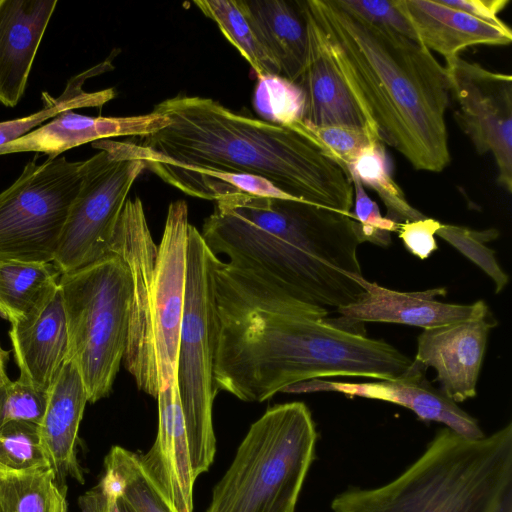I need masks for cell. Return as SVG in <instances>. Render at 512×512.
I'll list each match as a JSON object with an SVG mask.
<instances>
[{"label": "cell", "instance_id": "6da1fadb", "mask_svg": "<svg viewBox=\"0 0 512 512\" xmlns=\"http://www.w3.org/2000/svg\"><path fill=\"white\" fill-rule=\"evenodd\" d=\"M213 293L215 384L242 401L263 402L311 379L425 375L391 344L336 324L252 274L223 266L213 275Z\"/></svg>", "mask_w": 512, "mask_h": 512}, {"label": "cell", "instance_id": "7a4b0ae2", "mask_svg": "<svg viewBox=\"0 0 512 512\" xmlns=\"http://www.w3.org/2000/svg\"><path fill=\"white\" fill-rule=\"evenodd\" d=\"M153 111L165 115L169 125L125 141L98 140L92 147L192 171L263 178L301 201L350 215V175L303 121L274 124L210 98L182 94Z\"/></svg>", "mask_w": 512, "mask_h": 512}, {"label": "cell", "instance_id": "3957f363", "mask_svg": "<svg viewBox=\"0 0 512 512\" xmlns=\"http://www.w3.org/2000/svg\"><path fill=\"white\" fill-rule=\"evenodd\" d=\"M201 236L232 267L288 298L329 313L364 292L360 245L350 215L293 199L246 193L215 201Z\"/></svg>", "mask_w": 512, "mask_h": 512}, {"label": "cell", "instance_id": "277c9868", "mask_svg": "<svg viewBox=\"0 0 512 512\" xmlns=\"http://www.w3.org/2000/svg\"><path fill=\"white\" fill-rule=\"evenodd\" d=\"M343 73L369 108L382 142L417 170L450 163L444 66L418 41L365 20L342 0H304Z\"/></svg>", "mask_w": 512, "mask_h": 512}, {"label": "cell", "instance_id": "5b68a950", "mask_svg": "<svg viewBox=\"0 0 512 512\" xmlns=\"http://www.w3.org/2000/svg\"><path fill=\"white\" fill-rule=\"evenodd\" d=\"M189 225L186 202L170 203L157 245L141 199H127L111 248L127 265L131 279L122 363L138 389L155 399L177 387Z\"/></svg>", "mask_w": 512, "mask_h": 512}, {"label": "cell", "instance_id": "8992f818", "mask_svg": "<svg viewBox=\"0 0 512 512\" xmlns=\"http://www.w3.org/2000/svg\"><path fill=\"white\" fill-rule=\"evenodd\" d=\"M512 488V423L480 438L448 427L393 480L349 488L333 512H503Z\"/></svg>", "mask_w": 512, "mask_h": 512}, {"label": "cell", "instance_id": "52a82bcc", "mask_svg": "<svg viewBox=\"0 0 512 512\" xmlns=\"http://www.w3.org/2000/svg\"><path fill=\"white\" fill-rule=\"evenodd\" d=\"M317 438L303 402L267 409L238 446L206 512H295Z\"/></svg>", "mask_w": 512, "mask_h": 512}, {"label": "cell", "instance_id": "ba28073f", "mask_svg": "<svg viewBox=\"0 0 512 512\" xmlns=\"http://www.w3.org/2000/svg\"><path fill=\"white\" fill-rule=\"evenodd\" d=\"M71 359L84 383L88 402L108 396L125 353L131 296L130 273L116 254L62 274Z\"/></svg>", "mask_w": 512, "mask_h": 512}, {"label": "cell", "instance_id": "9c48e42d", "mask_svg": "<svg viewBox=\"0 0 512 512\" xmlns=\"http://www.w3.org/2000/svg\"><path fill=\"white\" fill-rule=\"evenodd\" d=\"M213 254L200 231L189 225L186 243L184 304L180 329L177 387L194 479L214 461L213 403L216 316L212 282Z\"/></svg>", "mask_w": 512, "mask_h": 512}, {"label": "cell", "instance_id": "30bf717a", "mask_svg": "<svg viewBox=\"0 0 512 512\" xmlns=\"http://www.w3.org/2000/svg\"><path fill=\"white\" fill-rule=\"evenodd\" d=\"M82 165L65 156L32 160L0 192V261L53 262Z\"/></svg>", "mask_w": 512, "mask_h": 512}, {"label": "cell", "instance_id": "8fae6325", "mask_svg": "<svg viewBox=\"0 0 512 512\" xmlns=\"http://www.w3.org/2000/svg\"><path fill=\"white\" fill-rule=\"evenodd\" d=\"M145 163L110 150L83 161L81 184L65 221L53 264L67 274L112 254L116 229Z\"/></svg>", "mask_w": 512, "mask_h": 512}, {"label": "cell", "instance_id": "7c38bea8", "mask_svg": "<svg viewBox=\"0 0 512 512\" xmlns=\"http://www.w3.org/2000/svg\"><path fill=\"white\" fill-rule=\"evenodd\" d=\"M454 117L478 154L490 153L497 182L512 191V78L459 56L445 60Z\"/></svg>", "mask_w": 512, "mask_h": 512}, {"label": "cell", "instance_id": "4fadbf2b", "mask_svg": "<svg viewBox=\"0 0 512 512\" xmlns=\"http://www.w3.org/2000/svg\"><path fill=\"white\" fill-rule=\"evenodd\" d=\"M301 4L308 34L306 59L296 82L304 95L302 121L311 127H349L381 140L369 108L338 65L324 31L304 0Z\"/></svg>", "mask_w": 512, "mask_h": 512}, {"label": "cell", "instance_id": "5bb4252c", "mask_svg": "<svg viewBox=\"0 0 512 512\" xmlns=\"http://www.w3.org/2000/svg\"><path fill=\"white\" fill-rule=\"evenodd\" d=\"M490 316L423 329L413 359L436 371L440 391L456 404L476 396V386L486 350Z\"/></svg>", "mask_w": 512, "mask_h": 512}, {"label": "cell", "instance_id": "9a60e30c", "mask_svg": "<svg viewBox=\"0 0 512 512\" xmlns=\"http://www.w3.org/2000/svg\"><path fill=\"white\" fill-rule=\"evenodd\" d=\"M356 281L363 287L364 292L355 302L336 311L348 322L395 323L427 329L479 319L490 314L483 300L470 305L439 301L438 298L447 294L444 287L401 292L370 282L363 275L356 276Z\"/></svg>", "mask_w": 512, "mask_h": 512}, {"label": "cell", "instance_id": "2e32d148", "mask_svg": "<svg viewBox=\"0 0 512 512\" xmlns=\"http://www.w3.org/2000/svg\"><path fill=\"white\" fill-rule=\"evenodd\" d=\"M281 392H338L349 397L386 401L408 408L423 421L442 423L463 436L480 438L485 435L478 421L433 388L425 375L360 383L311 379L291 384Z\"/></svg>", "mask_w": 512, "mask_h": 512}, {"label": "cell", "instance_id": "e0dca14e", "mask_svg": "<svg viewBox=\"0 0 512 512\" xmlns=\"http://www.w3.org/2000/svg\"><path fill=\"white\" fill-rule=\"evenodd\" d=\"M154 111L126 117H91L64 111L51 120L0 148V155L38 152L54 159L71 148L110 137H143L169 125Z\"/></svg>", "mask_w": 512, "mask_h": 512}, {"label": "cell", "instance_id": "ac0fdd59", "mask_svg": "<svg viewBox=\"0 0 512 512\" xmlns=\"http://www.w3.org/2000/svg\"><path fill=\"white\" fill-rule=\"evenodd\" d=\"M57 0H0V103L15 107Z\"/></svg>", "mask_w": 512, "mask_h": 512}, {"label": "cell", "instance_id": "d6986e66", "mask_svg": "<svg viewBox=\"0 0 512 512\" xmlns=\"http://www.w3.org/2000/svg\"><path fill=\"white\" fill-rule=\"evenodd\" d=\"M87 392L75 363L68 359L48 391L47 406L39 431L58 485L64 490L66 476L83 483L76 447Z\"/></svg>", "mask_w": 512, "mask_h": 512}, {"label": "cell", "instance_id": "ffe728a7", "mask_svg": "<svg viewBox=\"0 0 512 512\" xmlns=\"http://www.w3.org/2000/svg\"><path fill=\"white\" fill-rule=\"evenodd\" d=\"M415 31L417 40L445 60L475 45H508L512 31L465 12L447 7L439 0H396Z\"/></svg>", "mask_w": 512, "mask_h": 512}, {"label": "cell", "instance_id": "44dd1931", "mask_svg": "<svg viewBox=\"0 0 512 512\" xmlns=\"http://www.w3.org/2000/svg\"><path fill=\"white\" fill-rule=\"evenodd\" d=\"M19 378L49 391L69 359V341L64 306L58 289L47 306L34 318L11 325L9 332Z\"/></svg>", "mask_w": 512, "mask_h": 512}, {"label": "cell", "instance_id": "7402d4cb", "mask_svg": "<svg viewBox=\"0 0 512 512\" xmlns=\"http://www.w3.org/2000/svg\"><path fill=\"white\" fill-rule=\"evenodd\" d=\"M158 432L142 460L179 512L193 511V486L188 440L178 388L158 394Z\"/></svg>", "mask_w": 512, "mask_h": 512}, {"label": "cell", "instance_id": "603a6c76", "mask_svg": "<svg viewBox=\"0 0 512 512\" xmlns=\"http://www.w3.org/2000/svg\"><path fill=\"white\" fill-rule=\"evenodd\" d=\"M280 76L296 83L304 67L308 34L301 0H236Z\"/></svg>", "mask_w": 512, "mask_h": 512}, {"label": "cell", "instance_id": "cb8c5ba5", "mask_svg": "<svg viewBox=\"0 0 512 512\" xmlns=\"http://www.w3.org/2000/svg\"><path fill=\"white\" fill-rule=\"evenodd\" d=\"M60 277L53 262L0 261V315L11 325L34 318L57 293Z\"/></svg>", "mask_w": 512, "mask_h": 512}, {"label": "cell", "instance_id": "d4e9b609", "mask_svg": "<svg viewBox=\"0 0 512 512\" xmlns=\"http://www.w3.org/2000/svg\"><path fill=\"white\" fill-rule=\"evenodd\" d=\"M102 478L135 512H179L141 454L113 446L105 457Z\"/></svg>", "mask_w": 512, "mask_h": 512}, {"label": "cell", "instance_id": "484cf974", "mask_svg": "<svg viewBox=\"0 0 512 512\" xmlns=\"http://www.w3.org/2000/svg\"><path fill=\"white\" fill-rule=\"evenodd\" d=\"M111 69H113L112 59L108 57L98 65L72 77L67 82L62 94L57 98L43 92V108L41 110L26 117L0 122V148L64 111L84 107H101L112 100L116 96V91L113 88L97 92H86L82 88L88 78Z\"/></svg>", "mask_w": 512, "mask_h": 512}, {"label": "cell", "instance_id": "4316f807", "mask_svg": "<svg viewBox=\"0 0 512 512\" xmlns=\"http://www.w3.org/2000/svg\"><path fill=\"white\" fill-rule=\"evenodd\" d=\"M0 512H67L65 492L53 469L0 466Z\"/></svg>", "mask_w": 512, "mask_h": 512}, {"label": "cell", "instance_id": "83f0119b", "mask_svg": "<svg viewBox=\"0 0 512 512\" xmlns=\"http://www.w3.org/2000/svg\"><path fill=\"white\" fill-rule=\"evenodd\" d=\"M347 171L363 186L370 187L377 193L386 207L387 218L404 223L426 217L408 202L402 189L391 176L382 141L371 142L347 166Z\"/></svg>", "mask_w": 512, "mask_h": 512}, {"label": "cell", "instance_id": "f1b7e54d", "mask_svg": "<svg viewBox=\"0 0 512 512\" xmlns=\"http://www.w3.org/2000/svg\"><path fill=\"white\" fill-rule=\"evenodd\" d=\"M194 4L213 20L227 40L247 60L258 78L280 70L245 18L236 0H196Z\"/></svg>", "mask_w": 512, "mask_h": 512}, {"label": "cell", "instance_id": "f546056e", "mask_svg": "<svg viewBox=\"0 0 512 512\" xmlns=\"http://www.w3.org/2000/svg\"><path fill=\"white\" fill-rule=\"evenodd\" d=\"M466 258L482 269L494 282L495 293H500L508 283L509 276L495 258V251L485 245L498 238L497 229L474 230L468 227L442 224L436 232Z\"/></svg>", "mask_w": 512, "mask_h": 512}, {"label": "cell", "instance_id": "4dcf8cb0", "mask_svg": "<svg viewBox=\"0 0 512 512\" xmlns=\"http://www.w3.org/2000/svg\"><path fill=\"white\" fill-rule=\"evenodd\" d=\"M0 466L11 470L51 467L39 425L11 422L0 427Z\"/></svg>", "mask_w": 512, "mask_h": 512}, {"label": "cell", "instance_id": "1f68e13d", "mask_svg": "<svg viewBox=\"0 0 512 512\" xmlns=\"http://www.w3.org/2000/svg\"><path fill=\"white\" fill-rule=\"evenodd\" d=\"M258 79L254 103L265 121L280 125L302 121L304 95L296 83L277 75Z\"/></svg>", "mask_w": 512, "mask_h": 512}, {"label": "cell", "instance_id": "d6a6232c", "mask_svg": "<svg viewBox=\"0 0 512 512\" xmlns=\"http://www.w3.org/2000/svg\"><path fill=\"white\" fill-rule=\"evenodd\" d=\"M48 401V391L18 378L0 385V427L11 422L39 425Z\"/></svg>", "mask_w": 512, "mask_h": 512}, {"label": "cell", "instance_id": "836d02e7", "mask_svg": "<svg viewBox=\"0 0 512 512\" xmlns=\"http://www.w3.org/2000/svg\"><path fill=\"white\" fill-rule=\"evenodd\" d=\"M354 189V202L350 217L359 243L370 242L387 247L392 243L391 234L397 232L400 223L382 216L378 204L365 192L364 186L350 176Z\"/></svg>", "mask_w": 512, "mask_h": 512}, {"label": "cell", "instance_id": "e575fe53", "mask_svg": "<svg viewBox=\"0 0 512 512\" xmlns=\"http://www.w3.org/2000/svg\"><path fill=\"white\" fill-rule=\"evenodd\" d=\"M308 127L346 171L347 166L351 164L371 142L381 141L371 138L367 133L361 130L344 126Z\"/></svg>", "mask_w": 512, "mask_h": 512}, {"label": "cell", "instance_id": "d590c367", "mask_svg": "<svg viewBox=\"0 0 512 512\" xmlns=\"http://www.w3.org/2000/svg\"><path fill=\"white\" fill-rule=\"evenodd\" d=\"M352 11L365 20L388 28L400 35L418 41L408 18L398 7L396 0H342Z\"/></svg>", "mask_w": 512, "mask_h": 512}, {"label": "cell", "instance_id": "8d00e7d4", "mask_svg": "<svg viewBox=\"0 0 512 512\" xmlns=\"http://www.w3.org/2000/svg\"><path fill=\"white\" fill-rule=\"evenodd\" d=\"M441 225L439 221L428 217L407 221L400 223L398 237L411 254L424 260L438 249L435 235Z\"/></svg>", "mask_w": 512, "mask_h": 512}, {"label": "cell", "instance_id": "74e56055", "mask_svg": "<svg viewBox=\"0 0 512 512\" xmlns=\"http://www.w3.org/2000/svg\"><path fill=\"white\" fill-rule=\"evenodd\" d=\"M441 4L465 12L475 18L494 25L505 23L498 14L505 9L510 0H439Z\"/></svg>", "mask_w": 512, "mask_h": 512}, {"label": "cell", "instance_id": "f35d334b", "mask_svg": "<svg viewBox=\"0 0 512 512\" xmlns=\"http://www.w3.org/2000/svg\"><path fill=\"white\" fill-rule=\"evenodd\" d=\"M82 512H122L120 498L103 479L79 498Z\"/></svg>", "mask_w": 512, "mask_h": 512}, {"label": "cell", "instance_id": "ab89813d", "mask_svg": "<svg viewBox=\"0 0 512 512\" xmlns=\"http://www.w3.org/2000/svg\"><path fill=\"white\" fill-rule=\"evenodd\" d=\"M9 358V352L4 350L0 345V385L9 380L6 373V363Z\"/></svg>", "mask_w": 512, "mask_h": 512}]
</instances>
